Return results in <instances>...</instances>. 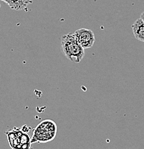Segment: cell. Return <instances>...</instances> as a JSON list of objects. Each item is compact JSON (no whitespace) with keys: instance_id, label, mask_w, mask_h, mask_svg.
Segmentation results:
<instances>
[{"instance_id":"cell-1","label":"cell","mask_w":144,"mask_h":149,"mask_svg":"<svg viewBox=\"0 0 144 149\" xmlns=\"http://www.w3.org/2000/svg\"><path fill=\"white\" fill-rule=\"evenodd\" d=\"M62 50L69 60L75 63H80L85 55V49L80 45L74 33H68L61 38Z\"/></svg>"},{"instance_id":"cell-2","label":"cell","mask_w":144,"mask_h":149,"mask_svg":"<svg viewBox=\"0 0 144 149\" xmlns=\"http://www.w3.org/2000/svg\"><path fill=\"white\" fill-rule=\"evenodd\" d=\"M57 130L58 127L53 120H43L34 130L31 142L32 143L49 142L55 139L57 134Z\"/></svg>"},{"instance_id":"cell-3","label":"cell","mask_w":144,"mask_h":149,"mask_svg":"<svg viewBox=\"0 0 144 149\" xmlns=\"http://www.w3.org/2000/svg\"><path fill=\"white\" fill-rule=\"evenodd\" d=\"M74 35L77 42L85 49L92 47L95 43V35L90 29L81 28L75 31L74 32Z\"/></svg>"},{"instance_id":"cell-4","label":"cell","mask_w":144,"mask_h":149,"mask_svg":"<svg viewBox=\"0 0 144 149\" xmlns=\"http://www.w3.org/2000/svg\"><path fill=\"white\" fill-rule=\"evenodd\" d=\"M9 143L12 149H21V143L19 135V128H15L6 132Z\"/></svg>"},{"instance_id":"cell-5","label":"cell","mask_w":144,"mask_h":149,"mask_svg":"<svg viewBox=\"0 0 144 149\" xmlns=\"http://www.w3.org/2000/svg\"><path fill=\"white\" fill-rule=\"evenodd\" d=\"M134 37L138 40L144 42V22L141 18L137 19L131 26Z\"/></svg>"},{"instance_id":"cell-6","label":"cell","mask_w":144,"mask_h":149,"mask_svg":"<svg viewBox=\"0 0 144 149\" xmlns=\"http://www.w3.org/2000/svg\"><path fill=\"white\" fill-rule=\"evenodd\" d=\"M140 18L144 22V12H143V13H141V16H140Z\"/></svg>"}]
</instances>
